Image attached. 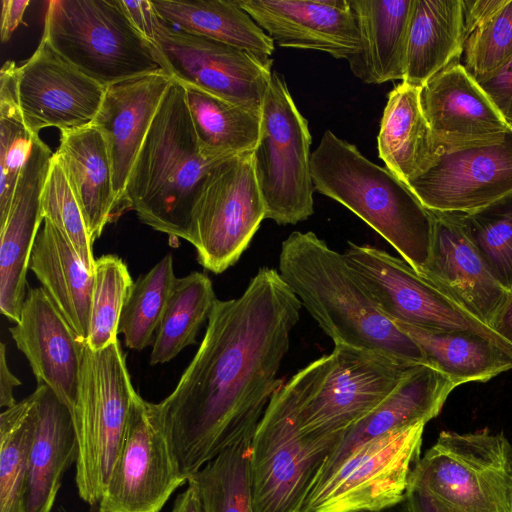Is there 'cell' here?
Returning <instances> with one entry per match:
<instances>
[{
    "label": "cell",
    "instance_id": "cell-28",
    "mask_svg": "<svg viewBox=\"0 0 512 512\" xmlns=\"http://www.w3.org/2000/svg\"><path fill=\"white\" fill-rule=\"evenodd\" d=\"M29 269L78 337L87 344L94 273L61 232L44 219Z\"/></svg>",
    "mask_w": 512,
    "mask_h": 512
},
{
    "label": "cell",
    "instance_id": "cell-18",
    "mask_svg": "<svg viewBox=\"0 0 512 512\" xmlns=\"http://www.w3.org/2000/svg\"><path fill=\"white\" fill-rule=\"evenodd\" d=\"M38 383H44L73 415L86 343L42 287L29 289L18 323L9 328Z\"/></svg>",
    "mask_w": 512,
    "mask_h": 512
},
{
    "label": "cell",
    "instance_id": "cell-42",
    "mask_svg": "<svg viewBox=\"0 0 512 512\" xmlns=\"http://www.w3.org/2000/svg\"><path fill=\"white\" fill-rule=\"evenodd\" d=\"M464 53V67L476 81L497 72L512 59V0H506L468 35Z\"/></svg>",
    "mask_w": 512,
    "mask_h": 512
},
{
    "label": "cell",
    "instance_id": "cell-52",
    "mask_svg": "<svg viewBox=\"0 0 512 512\" xmlns=\"http://www.w3.org/2000/svg\"><path fill=\"white\" fill-rule=\"evenodd\" d=\"M60 512H68L66 509L60 508Z\"/></svg>",
    "mask_w": 512,
    "mask_h": 512
},
{
    "label": "cell",
    "instance_id": "cell-19",
    "mask_svg": "<svg viewBox=\"0 0 512 512\" xmlns=\"http://www.w3.org/2000/svg\"><path fill=\"white\" fill-rule=\"evenodd\" d=\"M53 154L39 136L34 138L0 226V311L15 324L21 318L30 257L44 220L41 195Z\"/></svg>",
    "mask_w": 512,
    "mask_h": 512
},
{
    "label": "cell",
    "instance_id": "cell-41",
    "mask_svg": "<svg viewBox=\"0 0 512 512\" xmlns=\"http://www.w3.org/2000/svg\"><path fill=\"white\" fill-rule=\"evenodd\" d=\"M41 206L44 219H48L61 232L94 273L96 259L92 251L93 241L81 207L55 153L43 186Z\"/></svg>",
    "mask_w": 512,
    "mask_h": 512
},
{
    "label": "cell",
    "instance_id": "cell-48",
    "mask_svg": "<svg viewBox=\"0 0 512 512\" xmlns=\"http://www.w3.org/2000/svg\"><path fill=\"white\" fill-rule=\"evenodd\" d=\"M21 385L20 380L11 372L4 342L0 344V406L10 408L17 402L13 396V389Z\"/></svg>",
    "mask_w": 512,
    "mask_h": 512
},
{
    "label": "cell",
    "instance_id": "cell-37",
    "mask_svg": "<svg viewBox=\"0 0 512 512\" xmlns=\"http://www.w3.org/2000/svg\"><path fill=\"white\" fill-rule=\"evenodd\" d=\"M176 279L173 257L167 254L133 282L118 327L128 348L141 351L152 345Z\"/></svg>",
    "mask_w": 512,
    "mask_h": 512
},
{
    "label": "cell",
    "instance_id": "cell-25",
    "mask_svg": "<svg viewBox=\"0 0 512 512\" xmlns=\"http://www.w3.org/2000/svg\"><path fill=\"white\" fill-rule=\"evenodd\" d=\"M36 429L25 480L24 512H51L65 472L76 463L77 438L71 412L44 383L33 392Z\"/></svg>",
    "mask_w": 512,
    "mask_h": 512
},
{
    "label": "cell",
    "instance_id": "cell-1",
    "mask_svg": "<svg viewBox=\"0 0 512 512\" xmlns=\"http://www.w3.org/2000/svg\"><path fill=\"white\" fill-rule=\"evenodd\" d=\"M302 304L262 267L243 293L216 300L202 342L174 390L150 408L189 478L255 428L274 392Z\"/></svg>",
    "mask_w": 512,
    "mask_h": 512
},
{
    "label": "cell",
    "instance_id": "cell-36",
    "mask_svg": "<svg viewBox=\"0 0 512 512\" xmlns=\"http://www.w3.org/2000/svg\"><path fill=\"white\" fill-rule=\"evenodd\" d=\"M35 429L34 393L0 415V512H24V487Z\"/></svg>",
    "mask_w": 512,
    "mask_h": 512
},
{
    "label": "cell",
    "instance_id": "cell-50",
    "mask_svg": "<svg viewBox=\"0 0 512 512\" xmlns=\"http://www.w3.org/2000/svg\"><path fill=\"white\" fill-rule=\"evenodd\" d=\"M492 328L512 344V292L497 315Z\"/></svg>",
    "mask_w": 512,
    "mask_h": 512
},
{
    "label": "cell",
    "instance_id": "cell-47",
    "mask_svg": "<svg viewBox=\"0 0 512 512\" xmlns=\"http://www.w3.org/2000/svg\"><path fill=\"white\" fill-rule=\"evenodd\" d=\"M406 500L411 512H458L422 488L409 485Z\"/></svg>",
    "mask_w": 512,
    "mask_h": 512
},
{
    "label": "cell",
    "instance_id": "cell-22",
    "mask_svg": "<svg viewBox=\"0 0 512 512\" xmlns=\"http://www.w3.org/2000/svg\"><path fill=\"white\" fill-rule=\"evenodd\" d=\"M420 103L443 150L486 142L510 129L478 82L459 62L449 65L420 88Z\"/></svg>",
    "mask_w": 512,
    "mask_h": 512
},
{
    "label": "cell",
    "instance_id": "cell-17",
    "mask_svg": "<svg viewBox=\"0 0 512 512\" xmlns=\"http://www.w3.org/2000/svg\"><path fill=\"white\" fill-rule=\"evenodd\" d=\"M16 81L19 107L34 136L47 127L62 131L91 125L106 90L43 38L31 57L17 67Z\"/></svg>",
    "mask_w": 512,
    "mask_h": 512
},
{
    "label": "cell",
    "instance_id": "cell-20",
    "mask_svg": "<svg viewBox=\"0 0 512 512\" xmlns=\"http://www.w3.org/2000/svg\"><path fill=\"white\" fill-rule=\"evenodd\" d=\"M429 260L421 276L479 320L492 325L510 293L493 277L455 212H436Z\"/></svg>",
    "mask_w": 512,
    "mask_h": 512
},
{
    "label": "cell",
    "instance_id": "cell-11",
    "mask_svg": "<svg viewBox=\"0 0 512 512\" xmlns=\"http://www.w3.org/2000/svg\"><path fill=\"white\" fill-rule=\"evenodd\" d=\"M345 261L377 308L394 323L483 336L512 355V344L468 312L405 260L370 245L348 243Z\"/></svg>",
    "mask_w": 512,
    "mask_h": 512
},
{
    "label": "cell",
    "instance_id": "cell-24",
    "mask_svg": "<svg viewBox=\"0 0 512 512\" xmlns=\"http://www.w3.org/2000/svg\"><path fill=\"white\" fill-rule=\"evenodd\" d=\"M455 388L449 378L432 366H415L384 400L345 431L323 465L313 489L323 484L364 443L419 422L427 423L438 416Z\"/></svg>",
    "mask_w": 512,
    "mask_h": 512
},
{
    "label": "cell",
    "instance_id": "cell-23",
    "mask_svg": "<svg viewBox=\"0 0 512 512\" xmlns=\"http://www.w3.org/2000/svg\"><path fill=\"white\" fill-rule=\"evenodd\" d=\"M173 80L166 71H159L105 90L92 124L102 132L107 143L118 213L134 161Z\"/></svg>",
    "mask_w": 512,
    "mask_h": 512
},
{
    "label": "cell",
    "instance_id": "cell-26",
    "mask_svg": "<svg viewBox=\"0 0 512 512\" xmlns=\"http://www.w3.org/2000/svg\"><path fill=\"white\" fill-rule=\"evenodd\" d=\"M81 207L94 241L118 215L113 172L106 140L93 124L60 131L55 152Z\"/></svg>",
    "mask_w": 512,
    "mask_h": 512
},
{
    "label": "cell",
    "instance_id": "cell-4",
    "mask_svg": "<svg viewBox=\"0 0 512 512\" xmlns=\"http://www.w3.org/2000/svg\"><path fill=\"white\" fill-rule=\"evenodd\" d=\"M311 176L315 190L356 214L421 273L431 253L434 215L404 181L330 130L311 154Z\"/></svg>",
    "mask_w": 512,
    "mask_h": 512
},
{
    "label": "cell",
    "instance_id": "cell-29",
    "mask_svg": "<svg viewBox=\"0 0 512 512\" xmlns=\"http://www.w3.org/2000/svg\"><path fill=\"white\" fill-rule=\"evenodd\" d=\"M465 42L462 0H413L402 82L421 88L458 62Z\"/></svg>",
    "mask_w": 512,
    "mask_h": 512
},
{
    "label": "cell",
    "instance_id": "cell-10",
    "mask_svg": "<svg viewBox=\"0 0 512 512\" xmlns=\"http://www.w3.org/2000/svg\"><path fill=\"white\" fill-rule=\"evenodd\" d=\"M311 143L306 118L296 107L283 76L273 71L253 151L266 219L287 225L305 221L313 214Z\"/></svg>",
    "mask_w": 512,
    "mask_h": 512
},
{
    "label": "cell",
    "instance_id": "cell-15",
    "mask_svg": "<svg viewBox=\"0 0 512 512\" xmlns=\"http://www.w3.org/2000/svg\"><path fill=\"white\" fill-rule=\"evenodd\" d=\"M188 483L170 440L136 392L120 453L96 512H160Z\"/></svg>",
    "mask_w": 512,
    "mask_h": 512
},
{
    "label": "cell",
    "instance_id": "cell-9",
    "mask_svg": "<svg viewBox=\"0 0 512 512\" xmlns=\"http://www.w3.org/2000/svg\"><path fill=\"white\" fill-rule=\"evenodd\" d=\"M409 485L458 512H511L512 445L502 433L441 431Z\"/></svg>",
    "mask_w": 512,
    "mask_h": 512
},
{
    "label": "cell",
    "instance_id": "cell-40",
    "mask_svg": "<svg viewBox=\"0 0 512 512\" xmlns=\"http://www.w3.org/2000/svg\"><path fill=\"white\" fill-rule=\"evenodd\" d=\"M133 280L117 255L95 261L87 346L94 351L116 342L119 319Z\"/></svg>",
    "mask_w": 512,
    "mask_h": 512
},
{
    "label": "cell",
    "instance_id": "cell-21",
    "mask_svg": "<svg viewBox=\"0 0 512 512\" xmlns=\"http://www.w3.org/2000/svg\"><path fill=\"white\" fill-rule=\"evenodd\" d=\"M280 47L319 50L348 59L360 47L349 0H237Z\"/></svg>",
    "mask_w": 512,
    "mask_h": 512
},
{
    "label": "cell",
    "instance_id": "cell-43",
    "mask_svg": "<svg viewBox=\"0 0 512 512\" xmlns=\"http://www.w3.org/2000/svg\"><path fill=\"white\" fill-rule=\"evenodd\" d=\"M477 82L512 129V59L497 72Z\"/></svg>",
    "mask_w": 512,
    "mask_h": 512
},
{
    "label": "cell",
    "instance_id": "cell-38",
    "mask_svg": "<svg viewBox=\"0 0 512 512\" xmlns=\"http://www.w3.org/2000/svg\"><path fill=\"white\" fill-rule=\"evenodd\" d=\"M17 67L8 60L0 71V226L7 218L17 180L37 137L28 130L19 107Z\"/></svg>",
    "mask_w": 512,
    "mask_h": 512
},
{
    "label": "cell",
    "instance_id": "cell-53",
    "mask_svg": "<svg viewBox=\"0 0 512 512\" xmlns=\"http://www.w3.org/2000/svg\"><path fill=\"white\" fill-rule=\"evenodd\" d=\"M511 512H512V506H511Z\"/></svg>",
    "mask_w": 512,
    "mask_h": 512
},
{
    "label": "cell",
    "instance_id": "cell-27",
    "mask_svg": "<svg viewBox=\"0 0 512 512\" xmlns=\"http://www.w3.org/2000/svg\"><path fill=\"white\" fill-rule=\"evenodd\" d=\"M360 37L349 62L367 84L403 80L407 32L413 0H349Z\"/></svg>",
    "mask_w": 512,
    "mask_h": 512
},
{
    "label": "cell",
    "instance_id": "cell-31",
    "mask_svg": "<svg viewBox=\"0 0 512 512\" xmlns=\"http://www.w3.org/2000/svg\"><path fill=\"white\" fill-rule=\"evenodd\" d=\"M395 324L419 345L428 365L444 374L456 387L469 382H487L512 369V355L483 336Z\"/></svg>",
    "mask_w": 512,
    "mask_h": 512
},
{
    "label": "cell",
    "instance_id": "cell-6",
    "mask_svg": "<svg viewBox=\"0 0 512 512\" xmlns=\"http://www.w3.org/2000/svg\"><path fill=\"white\" fill-rule=\"evenodd\" d=\"M295 373L271 397L251 444L254 512H301L316 479L343 434L312 439L300 432Z\"/></svg>",
    "mask_w": 512,
    "mask_h": 512
},
{
    "label": "cell",
    "instance_id": "cell-46",
    "mask_svg": "<svg viewBox=\"0 0 512 512\" xmlns=\"http://www.w3.org/2000/svg\"><path fill=\"white\" fill-rule=\"evenodd\" d=\"M29 4V0L2 1L0 29L2 43L8 42L14 31L23 23V16Z\"/></svg>",
    "mask_w": 512,
    "mask_h": 512
},
{
    "label": "cell",
    "instance_id": "cell-5",
    "mask_svg": "<svg viewBox=\"0 0 512 512\" xmlns=\"http://www.w3.org/2000/svg\"><path fill=\"white\" fill-rule=\"evenodd\" d=\"M43 39L68 63L108 86L165 71L121 0L48 2Z\"/></svg>",
    "mask_w": 512,
    "mask_h": 512
},
{
    "label": "cell",
    "instance_id": "cell-32",
    "mask_svg": "<svg viewBox=\"0 0 512 512\" xmlns=\"http://www.w3.org/2000/svg\"><path fill=\"white\" fill-rule=\"evenodd\" d=\"M168 24L195 35L211 38L260 56L269 57L274 41L243 10L237 0H152Z\"/></svg>",
    "mask_w": 512,
    "mask_h": 512
},
{
    "label": "cell",
    "instance_id": "cell-13",
    "mask_svg": "<svg viewBox=\"0 0 512 512\" xmlns=\"http://www.w3.org/2000/svg\"><path fill=\"white\" fill-rule=\"evenodd\" d=\"M425 425L419 422L359 446L310 492L301 512L377 511L403 501Z\"/></svg>",
    "mask_w": 512,
    "mask_h": 512
},
{
    "label": "cell",
    "instance_id": "cell-33",
    "mask_svg": "<svg viewBox=\"0 0 512 512\" xmlns=\"http://www.w3.org/2000/svg\"><path fill=\"white\" fill-rule=\"evenodd\" d=\"M184 87L199 148L205 158L219 160L255 150L261 110Z\"/></svg>",
    "mask_w": 512,
    "mask_h": 512
},
{
    "label": "cell",
    "instance_id": "cell-16",
    "mask_svg": "<svg viewBox=\"0 0 512 512\" xmlns=\"http://www.w3.org/2000/svg\"><path fill=\"white\" fill-rule=\"evenodd\" d=\"M407 185L436 212L467 213L512 193V129L486 142L442 149Z\"/></svg>",
    "mask_w": 512,
    "mask_h": 512
},
{
    "label": "cell",
    "instance_id": "cell-8",
    "mask_svg": "<svg viewBox=\"0 0 512 512\" xmlns=\"http://www.w3.org/2000/svg\"><path fill=\"white\" fill-rule=\"evenodd\" d=\"M135 393L119 340L98 351L86 345L72 415L75 483L79 497L95 511L120 453Z\"/></svg>",
    "mask_w": 512,
    "mask_h": 512
},
{
    "label": "cell",
    "instance_id": "cell-7",
    "mask_svg": "<svg viewBox=\"0 0 512 512\" xmlns=\"http://www.w3.org/2000/svg\"><path fill=\"white\" fill-rule=\"evenodd\" d=\"M415 366L384 353L335 346L297 372L300 432L312 439L344 434Z\"/></svg>",
    "mask_w": 512,
    "mask_h": 512
},
{
    "label": "cell",
    "instance_id": "cell-12",
    "mask_svg": "<svg viewBox=\"0 0 512 512\" xmlns=\"http://www.w3.org/2000/svg\"><path fill=\"white\" fill-rule=\"evenodd\" d=\"M264 219L253 152L216 163L203 180L193 213V246L199 264L215 274L233 266Z\"/></svg>",
    "mask_w": 512,
    "mask_h": 512
},
{
    "label": "cell",
    "instance_id": "cell-44",
    "mask_svg": "<svg viewBox=\"0 0 512 512\" xmlns=\"http://www.w3.org/2000/svg\"><path fill=\"white\" fill-rule=\"evenodd\" d=\"M121 3L136 29L152 43L156 28L162 18L150 0H121Z\"/></svg>",
    "mask_w": 512,
    "mask_h": 512
},
{
    "label": "cell",
    "instance_id": "cell-45",
    "mask_svg": "<svg viewBox=\"0 0 512 512\" xmlns=\"http://www.w3.org/2000/svg\"><path fill=\"white\" fill-rule=\"evenodd\" d=\"M466 38L480 24L500 9L506 0H462Z\"/></svg>",
    "mask_w": 512,
    "mask_h": 512
},
{
    "label": "cell",
    "instance_id": "cell-39",
    "mask_svg": "<svg viewBox=\"0 0 512 512\" xmlns=\"http://www.w3.org/2000/svg\"><path fill=\"white\" fill-rule=\"evenodd\" d=\"M466 232L499 284L512 292V193L459 213Z\"/></svg>",
    "mask_w": 512,
    "mask_h": 512
},
{
    "label": "cell",
    "instance_id": "cell-35",
    "mask_svg": "<svg viewBox=\"0 0 512 512\" xmlns=\"http://www.w3.org/2000/svg\"><path fill=\"white\" fill-rule=\"evenodd\" d=\"M256 427L188 478L198 493L203 512H254L250 455Z\"/></svg>",
    "mask_w": 512,
    "mask_h": 512
},
{
    "label": "cell",
    "instance_id": "cell-2",
    "mask_svg": "<svg viewBox=\"0 0 512 512\" xmlns=\"http://www.w3.org/2000/svg\"><path fill=\"white\" fill-rule=\"evenodd\" d=\"M278 272L334 342L428 365L419 345L373 303L343 253L314 232H292L281 244Z\"/></svg>",
    "mask_w": 512,
    "mask_h": 512
},
{
    "label": "cell",
    "instance_id": "cell-51",
    "mask_svg": "<svg viewBox=\"0 0 512 512\" xmlns=\"http://www.w3.org/2000/svg\"><path fill=\"white\" fill-rule=\"evenodd\" d=\"M365 512H411L407 503L406 498L400 503L387 507L377 511H365Z\"/></svg>",
    "mask_w": 512,
    "mask_h": 512
},
{
    "label": "cell",
    "instance_id": "cell-3",
    "mask_svg": "<svg viewBox=\"0 0 512 512\" xmlns=\"http://www.w3.org/2000/svg\"><path fill=\"white\" fill-rule=\"evenodd\" d=\"M221 160L202 155L185 87L173 80L134 161L123 205L152 229L193 245L196 201L207 172Z\"/></svg>",
    "mask_w": 512,
    "mask_h": 512
},
{
    "label": "cell",
    "instance_id": "cell-30",
    "mask_svg": "<svg viewBox=\"0 0 512 512\" xmlns=\"http://www.w3.org/2000/svg\"><path fill=\"white\" fill-rule=\"evenodd\" d=\"M377 142L386 168L406 184L436 162L442 149L423 113L419 87L401 82L389 93Z\"/></svg>",
    "mask_w": 512,
    "mask_h": 512
},
{
    "label": "cell",
    "instance_id": "cell-34",
    "mask_svg": "<svg viewBox=\"0 0 512 512\" xmlns=\"http://www.w3.org/2000/svg\"><path fill=\"white\" fill-rule=\"evenodd\" d=\"M216 300L212 281L206 274L193 271L177 278L152 343L150 364L169 362L196 343Z\"/></svg>",
    "mask_w": 512,
    "mask_h": 512
},
{
    "label": "cell",
    "instance_id": "cell-49",
    "mask_svg": "<svg viewBox=\"0 0 512 512\" xmlns=\"http://www.w3.org/2000/svg\"><path fill=\"white\" fill-rule=\"evenodd\" d=\"M171 512H203L195 487L187 483V488L178 494Z\"/></svg>",
    "mask_w": 512,
    "mask_h": 512
},
{
    "label": "cell",
    "instance_id": "cell-14",
    "mask_svg": "<svg viewBox=\"0 0 512 512\" xmlns=\"http://www.w3.org/2000/svg\"><path fill=\"white\" fill-rule=\"evenodd\" d=\"M163 69L184 86L261 110L270 57L173 28L162 20L152 40Z\"/></svg>",
    "mask_w": 512,
    "mask_h": 512
}]
</instances>
